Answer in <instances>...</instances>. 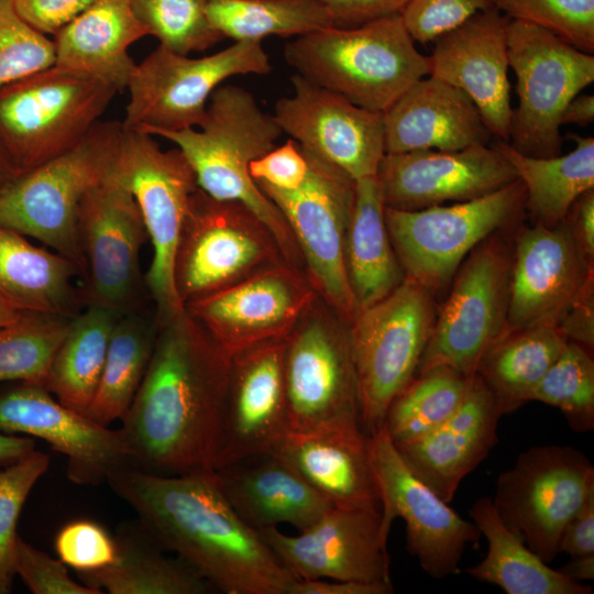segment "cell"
I'll list each match as a JSON object with an SVG mask.
<instances>
[{"label": "cell", "instance_id": "1", "mask_svg": "<svg viewBox=\"0 0 594 594\" xmlns=\"http://www.w3.org/2000/svg\"><path fill=\"white\" fill-rule=\"evenodd\" d=\"M156 323L147 371L121 419L134 468L157 475L213 469L230 356L185 308Z\"/></svg>", "mask_w": 594, "mask_h": 594}, {"label": "cell", "instance_id": "2", "mask_svg": "<svg viewBox=\"0 0 594 594\" xmlns=\"http://www.w3.org/2000/svg\"><path fill=\"white\" fill-rule=\"evenodd\" d=\"M158 542L227 594H288L297 578L237 514L213 469L157 475L127 468L109 480Z\"/></svg>", "mask_w": 594, "mask_h": 594}, {"label": "cell", "instance_id": "3", "mask_svg": "<svg viewBox=\"0 0 594 594\" xmlns=\"http://www.w3.org/2000/svg\"><path fill=\"white\" fill-rule=\"evenodd\" d=\"M282 134L274 116L262 110L251 91L221 85L211 94L198 129L160 131L154 136L170 141L183 152L199 189L253 211L274 234L286 261L304 271L285 218L249 172L250 163L272 150Z\"/></svg>", "mask_w": 594, "mask_h": 594}, {"label": "cell", "instance_id": "4", "mask_svg": "<svg viewBox=\"0 0 594 594\" xmlns=\"http://www.w3.org/2000/svg\"><path fill=\"white\" fill-rule=\"evenodd\" d=\"M284 57L296 74L372 111L384 112L430 74L400 14L298 36Z\"/></svg>", "mask_w": 594, "mask_h": 594}, {"label": "cell", "instance_id": "5", "mask_svg": "<svg viewBox=\"0 0 594 594\" xmlns=\"http://www.w3.org/2000/svg\"><path fill=\"white\" fill-rule=\"evenodd\" d=\"M122 132L120 121H99L67 152L20 173L0 188V224L41 242L80 271L79 208L113 173Z\"/></svg>", "mask_w": 594, "mask_h": 594}, {"label": "cell", "instance_id": "6", "mask_svg": "<svg viewBox=\"0 0 594 594\" xmlns=\"http://www.w3.org/2000/svg\"><path fill=\"white\" fill-rule=\"evenodd\" d=\"M437 312L435 295L404 278L385 298L360 310L350 324L365 435L383 427L391 403L416 376Z\"/></svg>", "mask_w": 594, "mask_h": 594}, {"label": "cell", "instance_id": "7", "mask_svg": "<svg viewBox=\"0 0 594 594\" xmlns=\"http://www.w3.org/2000/svg\"><path fill=\"white\" fill-rule=\"evenodd\" d=\"M117 91L52 66L0 88V145L20 173L78 144Z\"/></svg>", "mask_w": 594, "mask_h": 594}, {"label": "cell", "instance_id": "8", "mask_svg": "<svg viewBox=\"0 0 594 594\" xmlns=\"http://www.w3.org/2000/svg\"><path fill=\"white\" fill-rule=\"evenodd\" d=\"M285 383L288 432L361 428L350 326L319 296L286 339Z\"/></svg>", "mask_w": 594, "mask_h": 594}, {"label": "cell", "instance_id": "9", "mask_svg": "<svg viewBox=\"0 0 594 594\" xmlns=\"http://www.w3.org/2000/svg\"><path fill=\"white\" fill-rule=\"evenodd\" d=\"M524 208L525 187L517 178L466 201L418 210L385 207L384 217L405 278L436 295L480 242L509 227Z\"/></svg>", "mask_w": 594, "mask_h": 594}, {"label": "cell", "instance_id": "10", "mask_svg": "<svg viewBox=\"0 0 594 594\" xmlns=\"http://www.w3.org/2000/svg\"><path fill=\"white\" fill-rule=\"evenodd\" d=\"M271 70L262 41H234L198 58L158 45L131 74L122 127L152 135L198 128L211 94L224 80L240 75H266Z\"/></svg>", "mask_w": 594, "mask_h": 594}, {"label": "cell", "instance_id": "11", "mask_svg": "<svg viewBox=\"0 0 594 594\" xmlns=\"http://www.w3.org/2000/svg\"><path fill=\"white\" fill-rule=\"evenodd\" d=\"M282 262L287 261L274 234L246 206L199 188L193 194L174 258L184 307Z\"/></svg>", "mask_w": 594, "mask_h": 594}, {"label": "cell", "instance_id": "12", "mask_svg": "<svg viewBox=\"0 0 594 594\" xmlns=\"http://www.w3.org/2000/svg\"><path fill=\"white\" fill-rule=\"evenodd\" d=\"M507 48L518 96L508 143L528 156L560 155L562 113L594 81V56L542 26L512 19Z\"/></svg>", "mask_w": 594, "mask_h": 594}, {"label": "cell", "instance_id": "13", "mask_svg": "<svg viewBox=\"0 0 594 594\" xmlns=\"http://www.w3.org/2000/svg\"><path fill=\"white\" fill-rule=\"evenodd\" d=\"M116 174L132 193L143 218L153 256L145 274L155 320L184 310L174 284V258L193 194L195 173L183 152L164 151L153 135L123 129Z\"/></svg>", "mask_w": 594, "mask_h": 594}, {"label": "cell", "instance_id": "14", "mask_svg": "<svg viewBox=\"0 0 594 594\" xmlns=\"http://www.w3.org/2000/svg\"><path fill=\"white\" fill-rule=\"evenodd\" d=\"M514 243L497 231L459 266L437 318L417 374L447 365L474 376L486 351L507 333Z\"/></svg>", "mask_w": 594, "mask_h": 594}, {"label": "cell", "instance_id": "15", "mask_svg": "<svg viewBox=\"0 0 594 594\" xmlns=\"http://www.w3.org/2000/svg\"><path fill=\"white\" fill-rule=\"evenodd\" d=\"M302 151L310 168L298 189L287 191L257 185L285 218L298 245L305 274L319 297L350 326L359 314L345 265L355 180Z\"/></svg>", "mask_w": 594, "mask_h": 594}, {"label": "cell", "instance_id": "16", "mask_svg": "<svg viewBox=\"0 0 594 594\" xmlns=\"http://www.w3.org/2000/svg\"><path fill=\"white\" fill-rule=\"evenodd\" d=\"M594 493V466L569 446H537L499 474L494 507L506 527L543 562L559 553L561 534Z\"/></svg>", "mask_w": 594, "mask_h": 594}, {"label": "cell", "instance_id": "17", "mask_svg": "<svg viewBox=\"0 0 594 594\" xmlns=\"http://www.w3.org/2000/svg\"><path fill=\"white\" fill-rule=\"evenodd\" d=\"M80 289L86 306L120 315L143 309L141 249L148 240L138 204L113 173L85 197L77 218Z\"/></svg>", "mask_w": 594, "mask_h": 594}, {"label": "cell", "instance_id": "18", "mask_svg": "<svg viewBox=\"0 0 594 594\" xmlns=\"http://www.w3.org/2000/svg\"><path fill=\"white\" fill-rule=\"evenodd\" d=\"M371 466L381 503V528L388 537L399 517L406 525L409 553L431 578L444 579L459 571L469 543L481 531L462 518L406 465L384 427L367 435Z\"/></svg>", "mask_w": 594, "mask_h": 594}, {"label": "cell", "instance_id": "19", "mask_svg": "<svg viewBox=\"0 0 594 594\" xmlns=\"http://www.w3.org/2000/svg\"><path fill=\"white\" fill-rule=\"evenodd\" d=\"M318 296L305 272L282 262L188 302L185 310L231 358L255 344L287 338Z\"/></svg>", "mask_w": 594, "mask_h": 594}, {"label": "cell", "instance_id": "20", "mask_svg": "<svg viewBox=\"0 0 594 594\" xmlns=\"http://www.w3.org/2000/svg\"><path fill=\"white\" fill-rule=\"evenodd\" d=\"M0 432L47 442L67 458V476L76 484H100L134 468L121 428L110 429L63 405L44 384L19 382L0 393Z\"/></svg>", "mask_w": 594, "mask_h": 594}, {"label": "cell", "instance_id": "21", "mask_svg": "<svg viewBox=\"0 0 594 594\" xmlns=\"http://www.w3.org/2000/svg\"><path fill=\"white\" fill-rule=\"evenodd\" d=\"M294 92L275 103L274 118L302 150L340 168L353 180L376 176L385 155L383 112L295 74Z\"/></svg>", "mask_w": 594, "mask_h": 594}, {"label": "cell", "instance_id": "22", "mask_svg": "<svg viewBox=\"0 0 594 594\" xmlns=\"http://www.w3.org/2000/svg\"><path fill=\"white\" fill-rule=\"evenodd\" d=\"M258 532L297 579L392 584L381 513L333 506L296 536L277 527Z\"/></svg>", "mask_w": 594, "mask_h": 594}, {"label": "cell", "instance_id": "23", "mask_svg": "<svg viewBox=\"0 0 594 594\" xmlns=\"http://www.w3.org/2000/svg\"><path fill=\"white\" fill-rule=\"evenodd\" d=\"M286 339L255 344L230 358L215 468L274 451L288 432Z\"/></svg>", "mask_w": 594, "mask_h": 594}, {"label": "cell", "instance_id": "24", "mask_svg": "<svg viewBox=\"0 0 594 594\" xmlns=\"http://www.w3.org/2000/svg\"><path fill=\"white\" fill-rule=\"evenodd\" d=\"M376 179L385 207L418 210L482 197L517 175L494 146L477 144L459 151L385 153Z\"/></svg>", "mask_w": 594, "mask_h": 594}, {"label": "cell", "instance_id": "25", "mask_svg": "<svg viewBox=\"0 0 594 594\" xmlns=\"http://www.w3.org/2000/svg\"><path fill=\"white\" fill-rule=\"evenodd\" d=\"M593 283V264L581 253L565 221L522 228L514 241L507 332L557 326Z\"/></svg>", "mask_w": 594, "mask_h": 594}, {"label": "cell", "instance_id": "26", "mask_svg": "<svg viewBox=\"0 0 594 594\" xmlns=\"http://www.w3.org/2000/svg\"><path fill=\"white\" fill-rule=\"evenodd\" d=\"M510 19L496 8L482 11L438 36L430 74L465 92L491 132L508 142L513 109L508 80L507 29Z\"/></svg>", "mask_w": 594, "mask_h": 594}, {"label": "cell", "instance_id": "27", "mask_svg": "<svg viewBox=\"0 0 594 594\" xmlns=\"http://www.w3.org/2000/svg\"><path fill=\"white\" fill-rule=\"evenodd\" d=\"M504 415L497 398L475 374L459 408L429 433L394 443L409 470L450 503L462 480L496 444Z\"/></svg>", "mask_w": 594, "mask_h": 594}, {"label": "cell", "instance_id": "28", "mask_svg": "<svg viewBox=\"0 0 594 594\" xmlns=\"http://www.w3.org/2000/svg\"><path fill=\"white\" fill-rule=\"evenodd\" d=\"M385 153L459 151L492 135L471 98L431 75L408 87L384 112Z\"/></svg>", "mask_w": 594, "mask_h": 594}, {"label": "cell", "instance_id": "29", "mask_svg": "<svg viewBox=\"0 0 594 594\" xmlns=\"http://www.w3.org/2000/svg\"><path fill=\"white\" fill-rule=\"evenodd\" d=\"M215 472L233 509L256 531L280 524L301 531L333 507L275 451L239 460Z\"/></svg>", "mask_w": 594, "mask_h": 594}, {"label": "cell", "instance_id": "30", "mask_svg": "<svg viewBox=\"0 0 594 594\" xmlns=\"http://www.w3.org/2000/svg\"><path fill=\"white\" fill-rule=\"evenodd\" d=\"M146 35L131 0H96L54 35V66L122 92L136 65L129 48Z\"/></svg>", "mask_w": 594, "mask_h": 594}, {"label": "cell", "instance_id": "31", "mask_svg": "<svg viewBox=\"0 0 594 594\" xmlns=\"http://www.w3.org/2000/svg\"><path fill=\"white\" fill-rule=\"evenodd\" d=\"M274 451L334 507L381 513L367 435L361 428L287 432Z\"/></svg>", "mask_w": 594, "mask_h": 594}, {"label": "cell", "instance_id": "32", "mask_svg": "<svg viewBox=\"0 0 594 594\" xmlns=\"http://www.w3.org/2000/svg\"><path fill=\"white\" fill-rule=\"evenodd\" d=\"M78 266L0 224V302L18 312L74 317L85 302Z\"/></svg>", "mask_w": 594, "mask_h": 594}, {"label": "cell", "instance_id": "33", "mask_svg": "<svg viewBox=\"0 0 594 594\" xmlns=\"http://www.w3.org/2000/svg\"><path fill=\"white\" fill-rule=\"evenodd\" d=\"M376 176L355 182L345 265L359 311L389 295L405 278L385 223Z\"/></svg>", "mask_w": 594, "mask_h": 594}, {"label": "cell", "instance_id": "34", "mask_svg": "<svg viewBox=\"0 0 594 594\" xmlns=\"http://www.w3.org/2000/svg\"><path fill=\"white\" fill-rule=\"evenodd\" d=\"M488 542L486 557L465 570L481 582L502 587L508 594H590L592 586L551 569L499 518L492 498L475 501L469 510Z\"/></svg>", "mask_w": 594, "mask_h": 594}, {"label": "cell", "instance_id": "35", "mask_svg": "<svg viewBox=\"0 0 594 594\" xmlns=\"http://www.w3.org/2000/svg\"><path fill=\"white\" fill-rule=\"evenodd\" d=\"M576 144L565 155L535 157L508 142L494 147L510 163L525 187V208L535 223L553 227L565 221L573 202L594 189V139L570 133Z\"/></svg>", "mask_w": 594, "mask_h": 594}, {"label": "cell", "instance_id": "36", "mask_svg": "<svg viewBox=\"0 0 594 594\" xmlns=\"http://www.w3.org/2000/svg\"><path fill=\"white\" fill-rule=\"evenodd\" d=\"M142 526V525H141ZM117 558L79 580L109 594H205L213 586L180 558L162 554L158 542L145 530L123 529L117 537Z\"/></svg>", "mask_w": 594, "mask_h": 594}, {"label": "cell", "instance_id": "37", "mask_svg": "<svg viewBox=\"0 0 594 594\" xmlns=\"http://www.w3.org/2000/svg\"><path fill=\"white\" fill-rule=\"evenodd\" d=\"M568 339L556 324H538L507 332L483 355L476 375L497 398L504 415L526 402Z\"/></svg>", "mask_w": 594, "mask_h": 594}, {"label": "cell", "instance_id": "38", "mask_svg": "<svg viewBox=\"0 0 594 594\" xmlns=\"http://www.w3.org/2000/svg\"><path fill=\"white\" fill-rule=\"evenodd\" d=\"M121 315L86 306L72 317L45 386L63 405L87 414L98 388L113 327Z\"/></svg>", "mask_w": 594, "mask_h": 594}, {"label": "cell", "instance_id": "39", "mask_svg": "<svg viewBox=\"0 0 594 594\" xmlns=\"http://www.w3.org/2000/svg\"><path fill=\"white\" fill-rule=\"evenodd\" d=\"M156 333L155 316L143 309L119 317L88 417L103 426L123 418L147 371Z\"/></svg>", "mask_w": 594, "mask_h": 594}, {"label": "cell", "instance_id": "40", "mask_svg": "<svg viewBox=\"0 0 594 594\" xmlns=\"http://www.w3.org/2000/svg\"><path fill=\"white\" fill-rule=\"evenodd\" d=\"M208 15L223 38L234 41L298 37L336 26L318 0H209Z\"/></svg>", "mask_w": 594, "mask_h": 594}, {"label": "cell", "instance_id": "41", "mask_svg": "<svg viewBox=\"0 0 594 594\" xmlns=\"http://www.w3.org/2000/svg\"><path fill=\"white\" fill-rule=\"evenodd\" d=\"M474 376L447 365L416 374L386 413L383 427L392 441L408 442L440 426L459 408Z\"/></svg>", "mask_w": 594, "mask_h": 594}, {"label": "cell", "instance_id": "42", "mask_svg": "<svg viewBox=\"0 0 594 594\" xmlns=\"http://www.w3.org/2000/svg\"><path fill=\"white\" fill-rule=\"evenodd\" d=\"M72 317L21 312L0 328V383L44 384Z\"/></svg>", "mask_w": 594, "mask_h": 594}, {"label": "cell", "instance_id": "43", "mask_svg": "<svg viewBox=\"0 0 594 594\" xmlns=\"http://www.w3.org/2000/svg\"><path fill=\"white\" fill-rule=\"evenodd\" d=\"M529 400L559 408L576 432L594 428V361L590 350L568 341L558 360L534 388Z\"/></svg>", "mask_w": 594, "mask_h": 594}, {"label": "cell", "instance_id": "44", "mask_svg": "<svg viewBox=\"0 0 594 594\" xmlns=\"http://www.w3.org/2000/svg\"><path fill=\"white\" fill-rule=\"evenodd\" d=\"M209 0H131L136 18L160 45L182 55L202 52L223 36L208 15Z\"/></svg>", "mask_w": 594, "mask_h": 594}, {"label": "cell", "instance_id": "45", "mask_svg": "<svg viewBox=\"0 0 594 594\" xmlns=\"http://www.w3.org/2000/svg\"><path fill=\"white\" fill-rule=\"evenodd\" d=\"M50 466V458L34 450L0 469V594L11 591L15 574L16 524L35 483Z\"/></svg>", "mask_w": 594, "mask_h": 594}, {"label": "cell", "instance_id": "46", "mask_svg": "<svg viewBox=\"0 0 594 594\" xmlns=\"http://www.w3.org/2000/svg\"><path fill=\"white\" fill-rule=\"evenodd\" d=\"M512 20L542 26L574 47L594 52V0H493Z\"/></svg>", "mask_w": 594, "mask_h": 594}, {"label": "cell", "instance_id": "47", "mask_svg": "<svg viewBox=\"0 0 594 594\" xmlns=\"http://www.w3.org/2000/svg\"><path fill=\"white\" fill-rule=\"evenodd\" d=\"M54 64L53 40L23 20L11 0H0V88Z\"/></svg>", "mask_w": 594, "mask_h": 594}, {"label": "cell", "instance_id": "48", "mask_svg": "<svg viewBox=\"0 0 594 594\" xmlns=\"http://www.w3.org/2000/svg\"><path fill=\"white\" fill-rule=\"evenodd\" d=\"M54 546L59 560L77 573L94 572L110 565L118 551L116 538L90 519H77L63 526Z\"/></svg>", "mask_w": 594, "mask_h": 594}, {"label": "cell", "instance_id": "49", "mask_svg": "<svg viewBox=\"0 0 594 594\" xmlns=\"http://www.w3.org/2000/svg\"><path fill=\"white\" fill-rule=\"evenodd\" d=\"M491 8L493 0H410L400 15L413 40L426 44Z\"/></svg>", "mask_w": 594, "mask_h": 594}, {"label": "cell", "instance_id": "50", "mask_svg": "<svg viewBox=\"0 0 594 594\" xmlns=\"http://www.w3.org/2000/svg\"><path fill=\"white\" fill-rule=\"evenodd\" d=\"M15 574L34 594H101L99 591L75 581L66 564L46 552L16 538L14 552Z\"/></svg>", "mask_w": 594, "mask_h": 594}, {"label": "cell", "instance_id": "51", "mask_svg": "<svg viewBox=\"0 0 594 594\" xmlns=\"http://www.w3.org/2000/svg\"><path fill=\"white\" fill-rule=\"evenodd\" d=\"M309 168L307 155L292 139L275 145L249 165L250 175L256 184L287 191L296 190L305 183Z\"/></svg>", "mask_w": 594, "mask_h": 594}, {"label": "cell", "instance_id": "52", "mask_svg": "<svg viewBox=\"0 0 594 594\" xmlns=\"http://www.w3.org/2000/svg\"><path fill=\"white\" fill-rule=\"evenodd\" d=\"M20 16L53 36L96 0H11Z\"/></svg>", "mask_w": 594, "mask_h": 594}, {"label": "cell", "instance_id": "53", "mask_svg": "<svg viewBox=\"0 0 594 594\" xmlns=\"http://www.w3.org/2000/svg\"><path fill=\"white\" fill-rule=\"evenodd\" d=\"M331 13L336 26H355L380 18L400 14L410 0H318Z\"/></svg>", "mask_w": 594, "mask_h": 594}, {"label": "cell", "instance_id": "54", "mask_svg": "<svg viewBox=\"0 0 594 594\" xmlns=\"http://www.w3.org/2000/svg\"><path fill=\"white\" fill-rule=\"evenodd\" d=\"M558 549L571 558L594 554V493L565 525Z\"/></svg>", "mask_w": 594, "mask_h": 594}, {"label": "cell", "instance_id": "55", "mask_svg": "<svg viewBox=\"0 0 594 594\" xmlns=\"http://www.w3.org/2000/svg\"><path fill=\"white\" fill-rule=\"evenodd\" d=\"M593 284L584 290L557 324L569 341L579 343L588 350H592L594 345Z\"/></svg>", "mask_w": 594, "mask_h": 594}, {"label": "cell", "instance_id": "56", "mask_svg": "<svg viewBox=\"0 0 594 594\" xmlns=\"http://www.w3.org/2000/svg\"><path fill=\"white\" fill-rule=\"evenodd\" d=\"M565 222L581 253L594 265V189L585 191L573 202Z\"/></svg>", "mask_w": 594, "mask_h": 594}, {"label": "cell", "instance_id": "57", "mask_svg": "<svg viewBox=\"0 0 594 594\" xmlns=\"http://www.w3.org/2000/svg\"><path fill=\"white\" fill-rule=\"evenodd\" d=\"M393 592V585L385 583L297 579L288 594H389Z\"/></svg>", "mask_w": 594, "mask_h": 594}, {"label": "cell", "instance_id": "58", "mask_svg": "<svg viewBox=\"0 0 594 594\" xmlns=\"http://www.w3.org/2000/svg\"><path fill=\"white\" fill-rule=\"evenodd\" d=\"M35 450V442L28 437L0 432V468L10 465Z\"/></svg>", "mask_w": 594, "mask_h": 594}, {"label": "cell", "instance_id": "59", "mask_svg": "<svg viewBox=\"0 0 594 594\" xmlns=\"http://www.w3.org/2000/svg\"><path fill=\"white\" fill-rule=\"evenodd\" d=\"M594 120V96L581 92L576 95L565 107L561 125L574 123L581 127L590 124Z\"/></svg>", "mask_w": 594, "mask_h": 594}, {"label": "cell", "instance_id": "60", "mask_svg": "<svg viewBox=\"0 0 594 594\" xmlns=\"http://www.w3.org/2000/svg\"><path fill=\"white\" fill-rule=\"evenodd\" d=\"M559 571L579 582L593 580L594 554L572 558Z\"/></svg>", "mask_w": 594, "mask_h": 594}, {"label": "cell", "instance_id": "61", "mask_svg": "<svg viewBox=\"0 0 594 594\" xmlns=\"http://www.w3.org/2000/svg\"><path fill=\"white\" fill-rule=\"evenodd\" d=\"M20 174L3 147L0 145V188Z\"/></svg>", "mask_w": 594, "mask_h": 594}, {"label": "cell", "instance_id": "62", "mask_svg": "<svg viewBox=\"0 0 594 594\" xmlns=\"http://www.w3.org/2000/svg\"><path fill=\"white\" fill-rule=\"evenodd\" d=\"M20 314L0 302V328L13 321Z\"/></svg>", "mask_w": 594, "mask_h": 594}]
</instances>
